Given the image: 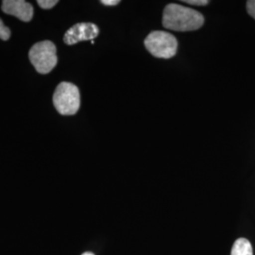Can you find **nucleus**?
I'll use <instances>...</instances> for the list:
<instances>
[{"instance_id": "0eeeda50", "label": "nucleus", "mask_w": 255, "mask_h": 255, "mask_svg": "<svg viewBox=\"0 0 255 255\" xmlns=\"http://www.w3.org/2000/svg\"><path fill=\"white\" fill-rule=\"evenodd\" d=\"M231 255H254L253 247L246 238H239L235 242Z\"/></svg>"}, {"instance_id": "ddd939ff", "label": "nucleus", "mask_w": 255, "mask_h": 255, "mask_svg": "<svg viewBox=\"0 0 255 255\" xmlns=\"http://www.w3.org/2000/svg\"><path fill=\"white\" fill-rule=\"evenodd\" d=\"M82 255H95L94 254H92V253H85V254H83Z\"/></svg>"}, {"instance_id": "f03ea898", "label": "nucleus", "mask_w": 255, "mask_h": 255, "mask_svg": "<svg viewBox=\"0 0 255 255\" xmlns=\"http://www.w3.org/2000/svg\"><path fill=\"white\" fill-rule=\"evenodd\" d=\"M55 109L62 116H73L81 106V94L79 88L71 82H61L54 92Z\"/></svg>"}, {"instance_id": "9d476101", "label": "nucleus", "mask_w": 255, "mask_h": 255, "mask_svg": "<svg viewBox=\"0 0 255 255\" xmlns=\"http://www.w3.org/2000/svg\"><path fill=\"white\" fill-rule=\"evenodd\" d=\"M247 10L249 14L255 19V0H250L247 2Z\"/></svg>"}, {"instance_id": "7ed1b4c3", "label": "nucleus", "mask_w": 255, "mask_h": 255, "mask_svg": "<svg viewBox=\"0 0 255 255\" xmlns=\"http://www.w3.org/2000/svg\"><path fill=\"white\" fill-rule=\"evenodd\" d=\"M28 58L38 73H49L58 63L57 48L51 41H42L31 46Z\"/></svg>"}, {"instance_id": "423d86ee", "label": "nucleus", "mask_w": 255, "mask_h": 255, "mask_svg": "<svg viewBox=\"0 0 255 255\" xmlns=\"http://www.w3.org/2000/svg\"><path fill=\"white\" fill-rule=\"evenodd\" d=\"M2 10L23 22H29L33 16V7L24 0H4L1 6Z\"/></svg>"}, {"instance_id": "20e7f679", "label": "nucleus", "mask_w": 255, "mask_h": 255, "mask_svg": "<svg viewBox=\"0 0 255 255\" xmlns=\"http://www.w3.org/2000/svg\"><path fill=\"white\" fill-rule=\"evenodd\" d=\"M144 44L147 51L156 58L170 59L177 53V39L173 34L166 31L156 30L150 32Z\"/></svg>"}, {"instance_id": "39448f33", "label": "nucleus", "mask_w": 255, "mask_h": 255, "mask_svg": "<svg viewBox=\"0 0 255 255\" xmlns=\"http://www.w3.org/2000/svg\"><path fill=\"white\" fill-rule=\"evenodd\" d=\"M100 28L93 23H79L70 27L64 34V42L72 46L82 41H93L99 36Z\"/></svg>"}, {"instance_id": "f8f14e48", "label": "nucleus", "mask_w": 255, "mask_h": 255, "mask_svg": "<svg viewBox=\"0 0 255 255\" xmlns=\"http://www.w3.org/2000/svg\"><path fill=\"white\" fill-rule=\"evenodd\" d=\"M101 3L105 6H116L120 3L119 0H101Z\"/></svg>"}, {"instance_id": "1a4fd4ad", "label": "nucleus", "mask_w": 255, "mask_h": 255, "mask_svg": "<svg viewBox=\"0 0 255 255\" xmlns=\"http://www.w3.org/2000/svg\"><path fill=\"white\" fill-rule=\"evenodd\" d=\"M37 3L42 9H52L56 4H58V0H38Z\"/></svg>"}, {"instance_id": "f257e3e1", "label": "nucleus", "mask_w": 255, "mask_h": 255, "mask_svg": "<svg viewBox=\"0 0 255 255\" xmlns=\"http://www.w3.org/2000/svg\"><path fill=\"white\" fill-rule=\"evenodd\" d=\"M204 17L198 10L179 4H168L163 12V26L175 31H193L202 27Z\"/></svg>"}, {"instance_id": "6e6552de", "label": "nucleus", "mask_w": 255, "mask_h": 255, "mask_svg": "<svg viewBox=\"0 0 255 255\" xmlns=\"http://www.w3.org/2000/svg\"><path fill=\"white\" fill-rule=\"evenodd\" d=\"M10 37V30L8 27H6L2 20L0 19V39L3 41H8Z\"/></svg>"}, {"instance_id": "9b49d317", "label": "nucleus", "mask_w": 255, "mask_h": 255, "mask_svg": "<svg viewBox=\"0 0 255 255\" xmlns=\"http://www.w3.org/2000/svg\"><path fill=\"white\" fill-rule=\"evenodd\" d=\"M184 3L187 4H191V5H196V6H205L207 4H209L208 0H187V1H183Z\"/></svg>"}]
</instances>
